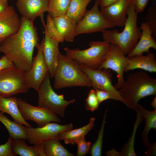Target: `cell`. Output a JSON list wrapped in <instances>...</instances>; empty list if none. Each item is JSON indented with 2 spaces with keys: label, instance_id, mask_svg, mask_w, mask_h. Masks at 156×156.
Masks as SVG:
<instances>
[{
  "label": "cell",
  "instance_id": "obj_1",
  "mask_svg": "<svg viewBox=\"0 0 156 156\" xmlns=\"http://www.w3.org/2000/svg\"><path fill=\"white\" fill-rule=\"evenodd\" d=\"M21 19L19 30L1 42L0 50L14 65L27 72L31 67L34 49L40 44L34 21L22 16Z\"/></svg>",
  "mask_w": 156,
  "mask_h": 156
},
{
  "label": "cell",
  "instance_id": "obj_2",
  "mask_svg": "<svg viewBox=\"0 0 156 156\" xmlns=\"http://www.w3.org/2000/svg\"><path fill=\"white\" fill-rule=\"evenodd\" d=\"M118 91L126 106L135 110L140 99L149 96H156V79L142 71L130 73Z\"/></svg>",
  "mask_w": 156,
  "mask_h": 156
},
{
  "label": "cell",
  "instance_id": "obj_3",
  "mask_svg": "<svg viewBox=\"0 0 156 156\" xmlns=\"http://www.w3.org/2000/svg\"><path fill=\"white\" fill-rule=\"evenodd\" d=\"M138 14L134 5L130 3L122 31L120 32L116 29H107L102 32L104 40L118 46L125 55L133 49L141 35V30L137 25Z\"/></svg>",
  "mask_w": 156,
  "mask_h": 156
},
{
  "label": "cell",
  "instance_id": "obj_4",
  "mask_svg": "<svg viewBox=\"0 0 156 156\" xmlns=\"http://www.w3.org/2000/svg\"><path fill=\"white\" fill-rule=\"evenodd\" d=\"M53 78V87L56 89L74 86L92 87L89 80L79 65L61 53Z\"/></svg>",
  "mask_w": 156,
  "mask_h": 156
},
{
  "label": "cell",
  "instance_id": "obj_5",
  "mask_svg": "<svg viewBox=\"0 0 156 156\" xmlns=\"http://www.w3.org/2000/svg\"><path fill=\"white\" fill-rule=\"evenodd\" d=\"M90 47L80 50L64 49L66 55L76 62L79 65L99 68L104 61L111 47V44L103 40L92 41L89 44Z\"/></svg>",
  "mask_w": 156,
  "mask_h": 156
},
{
  "label": "cell",
  "instance_id": "obj_6",
  "mask_svg": "<svg viewBox=\"0 0 156 156\" xmlns=\"http://www.w3.org/2000/svg\"><path fill=\"white\" fill-rule=\"evenodd\" d=\"M30 88L26 72L14 65L0 70V96L9 97Z\"/></svg>",
  "mask_w": 156,
  "mask_h": 156
},
{
  "label": "cell",
  "instance_id": "obj_7",
  "mask_svg": "<svg viewBox=\"0 0 156 156\" xmlns=\"http://www.w3.org/2000/svg\"><path fill=\"white\" fill-rule=\"evenodd\" d=\"M49 72L37 90L38 106L46 108L61 117L65 115L66 108L76 101L75 99L66 100L63 94H57L51 84Z\"/></svg>",
  "mask_w": 156,
  "mask_h": 156
},
{
  "label": "cell",
  "instance_id": "obj_8",
  "mask_svg": "<svg viewBox=\"0 0 156 156\" xmlns=\"http://www.w3.org/2000/svg\"><path fill=\"white\" fill-rule=\"evenodd\" d=\"M97 0L93 7L86 10L83 18L77 23L76 36L81 34L101 32L116 26L107 19L99 8Z\"/></svg>",
  "mask_w": 156,
  "mask_h": 156
},
{
  "label": "cell",
  "instance_id": "obj_9",
  "mask_svg": "<svg viewBox=\"0 0 156 156\" xmlns=\"http://www.w3.org/2000/svg\"><path fill=\"white\" fill-rule=\"evenodd\" d=\"M79 66L81 69L88 77L92 87L94 89L107 92L114 97L116 101H119L126 105L125 100L121 96L118 90H117L112 84V75L110 69H100Z\"/></svg>",
  "mask_w": 156,
  "mask_h": 156
},
{
  "label": "cell",
  "instance_id": "obj_10",
  "mask_svg": "<svg viewBox=\"0 0 156 156\" xmlns=\"http://www.w3.org/2000/svg\"><path fill=\"white\" fill-rule=\"evenodd\" d=\"M72 123L61 125L56 122H51L36 128L24 126L26 139L31 144H43L52 139H56L60 133L72 129Z\"/></svg>",
  "mask_w": 156,
  "mask_h": 156
},
{
  "label": "cell",
  "instance_id": "obj_11",
  "mask_svg": "<svg viewBox=\"0 0 156 156\" xmlns=\"http://www.w3.org/2000/svg\"><path fill=\"white\" fill-rule=\"evenodd\" d=\"M128 58L129 57L124 55L118 46L111 44L110 50L105 59L98 68L100 69H109L116 73L117 82L114 86L117 90L122 88L125 82L124 73Z\"/></svg>",
  "mask_w": 156,
  "mask_h": 156
},
{
  "label": "cell",
  "instance_id": "obj_12",
  "mask_svg": "<svg viewBox=\"0 0 156 156\" xmlns=\"http://www.w3.org/2000/svg\"><path fill=\"white\" fill-rule=\"evenodd\" d=\"M19 111L25 120H31L39 127L51 122L60 123L57 115L45 108L30 105L25 101L17 98Z\"/></svg>",
  "mask_w": 156,
  "mask_h": 156
},
{
  "label": "cell",
  "instance_id": "obj_13",
  "mask_svg": "<svg viewBox=\"0 0 156 156\" xmlns=\"http://www.w3.org/2000/svg\"><path fill=\"white\" fill-rule=\"evenodd\" d=\"M43 39L38 48L36 55L33 57L31 69L26 72L27 81L30 87L37 91L48 72L42 53Z\"/></svg>",
  "mask_w": 156,
  "mask_h": 156
},
{
  "label": "cell",
  "instance_id": "obj_14",
  "mask_svg": "<svg viewBox=\"0 0 156 156\" xmlns=\"http://www.w3.org/2000/svg\"><path fill=\"white\" fill-rule=\"evenodd\" d=\"M42 53L44 59L50 78H53L58 63L60 42L51 38L45 33L43 38Z\"/></svg>",
  "mask_w": 156,
  "mask_h": 156
},
{
  "label": "cell",
  "instance_id": "obj_15",
  "mask_svg": "<svg viewBox=\"0 0 156 156\" xmlns=\"http://www.w3.org/2000/svg\"><path fill=\"white\" fill-rule=\"evenodd\" d=\"M130 4L129 0H118L107 6L101 8L105 17L116 26H124L127 19V13Z\"/></svg>",
  "mask_w": 156,
  "mask_h": 156
},
{
  "label": "cell",
  "instance_id": "obj_16",
  "mask_svg": "<svg viewBox=\"0 0 156 156\" xmlns=\"http://www.w3.org/2000/svg\"><path fill=\"white\" fill-rule=\"evenodd\" d=\"M21 25V19L12 5L0 14V40L16 33Z\"/></svg>",
  "mask_w": 156,
  "mask_h": 156
},
{
  "label": "cell",
  "instance_id": "obj_17",
  "mask_svg": "<svg viewBox=\"0 0 156 156\" xmlns=\"http://www.w3.org/2000/svg\"><path fill=\"white\" fill-rule=\"evenodd\" d=\"M49 0H17L16 5L22 16L34 21L47 12Z\"/></svg>",
  "mask_w": 156,
  "mask_h": 156
},
{
  "label": "cell",
  "instance_id": "obj_18",
  "mask_svg": "<svg viewBox=\"0 0 156 156\" xmlns=\"http://www.w3.org/2000/svg\"><path fill=\"white\" fill-rule=\"evenodd\" d=\"M142 34L139 40L132 51L127 55L128 57L142 55L144 53L149 52L150 48L156 50V42L152 35L148 23H142L140 27Z\"/></svg>",
  "mask_w": 156,
  "mask_h": 156
},
{
  "label": "cell",
  "instance_id": "obj_19",
  "mask_svg": "<svg viewBox=\"0 0 156 156\" xmlns=\"http://www.w3.org/2000/svg\"><path fill=\"white\" fill-rule=\"evenodd\" d=\"M141 69L151 73L156 72V58L153 52L146 55H135L129 57L125 72L136 69Z\"/></svg>",
  "mask_w": 156,
  "mask_h": 156
},
{
  "label": "cell",
  "instance_id": "obj_20",
  "mask_svg": "<svg viewBox=\"0 0 156 156\" xmlns=\"http://www.w3.org/2000/svg\"><path fill=\"white\" fill-rule=\"evenodd\" d=\"M57 31L64 41L73 42L76 36L77 23L66 14L53 18Z\"/></svg>",
  "mask_w": 156,
  "mask_h": 156
},
{
  "label": "cell",
  "instance_id": "obj_21",
  "mask_svg": "<svg viewBox=\"0 0 156 156\" xmlns=\"http://www.w3.org/2000/svg\"><path fill=\"white\" fill-rule=\"evenodd\" d=\"M0 111L9 114L16 122L27 127H31L22 117L19 110L16 97H5L0 96Z\"/></svg>",
  "mask_w": 156,
  "mask_h": 156
},
{
  "label": "cell",
  "instance_id": "obj_22",
  "mask_svg": "<svg viewBox=\"0 0 156 156\" xmlns=\"http://www.w3.org/2000/svg\"><path fill=\"white\" fill-rule=\"evenodd\" d=\"M25 140L13 139L12 142V151L16 155L21 156H45L43 144H35L30 146L26 143Z\"/></svg>",
  "mask_w": 156,
  "mask_h": 156
},
{
  "label": "cell",
  "instance_id": "obj_23",
  "mask_svg": "<svg viewBox=\"0 0 156 156\" xmlns=\"http://www.w3.org/2000/svg\"><path fill=\"white\" fill-rule=\"evenodd\" d=\"M95 118L91 117L88 123L83 127L72 130L71 129L59 134L56 139L63 140L66 144H75L77 140L80 138L85 136L94 127Z\"/></svg>",
  "mask_w": 156,
  "mask_h": 156
},
{
  "label": "cell",
  "instance_id": "obj_24",
  "mask_svg": "<svg viewBox=\"0 0 156 156\" xmlns=\"http://www.w3.org/2000/svg\"><path fill=\"white\" fill-rule=\"evenodd\" d=\"M137 109L145 121V126L141 136L143 145L148 148L151 144L148 140V132L152 129L155 131L156 130V109L153 111L148 110L139 103Z\"/></svg>",
  "mask_w": 156,
  "mask_h": 156
},
{
  "label": "cell",
  "instance_id": "obj_25",
  "mask_svg": "<svg viewBox=\"0 0 156 156\" xmlns=\"http://www.w3.org/2000/svg\"><path fill=\"white\" fill-rule=\"evenodd\" d=\"M92 0H71L66 15L77 23L83 18Z\"/></svg>",
  "mask_w": 156,
  "mask_h": 156
},
{
  "label": "cell",
  "instance_id": "obj_26",
  "mask_svg": "<svg viewBox=\"0 0 156 156\" xmlns=\"http://www.w3.org/2000/svg\"><path fill=\"white\" fill-rule=\"evenodd\" d=\"M43 150L45 156H73L61 144L60 140L52 139L43 144Z\"/></svg>",
  "mask_w": 156,
  "mask_h": 156
},
{
  "label": "cell",
  "instance_id": "obj_27",
  "mask_svg": "<svg viewBox=\"0 0 156 156\" xmlns=\"http://www.w3.org/2000/svg\"><path fill=\"white\" fill-rule=\"evenodd\" d=\"M0 121L6 128L10 136L13 139H26V134L23 125L11 120L0 111Z\"/></svg>",
  "mask_w": 156,
  "mask_h": 156
},
{
  "label": "cell",
  "instance_id": "obj_28",
  "mask_svg": "<svg viewBox=\"0 0 156 156\" xmlns=\"http://www.w3.org/2000/svg\"><path fill=\"white\" fill-rule=\"evenodd\" d=\"M136 119L133 124V127L131 135L128 141L122 147L120 153V156H136L134 149V142L136 133L139 125L143 118L137 109Z\"/></svg>",
  "mask_w": 156,
  "mask_h": 156
},
{
  "label": "cell",
  "instance_id": "obj_29",
  "mask_svg": "<svg viewBox=\"0 0 156 156\" xmlns=\"http://www.w3.org/2000/svg\"><path fill=\"white\" fill-rule=\"evenodd\" d=\"M71 0H49L48 14L52 18L66 14Z\"/></svg>",
  "mask_w": 156,
  "mask_h": 156
},
{
  "label": "cell",
  "instance_id": "obj_30",
  "mask_svg": "<svg viewBox=\"0 0 156 156\" xmlns=\"http://www.w3.org/2000/svg\"><path fill=\"white\" fill-rule=\"evenodd\" d=\"M107 110L104 113L101 129L98 133V135L96 141L91 146L90 153L92 156H101L102 155L103 134L106 120L107 117Z\"/></svg>",
  "mask_w": 156,
  "mask_h": 156
},
{
  "label": "cell",
  "instance_id": "obj_31",
  "mask_svg": "<svg viewBox=\"0 0 156 156\" xmlns=\"http://www.w3.org/2000/svg\"><path fill=\"white\" fill-rule=\"evenodd\" d=\"M42 19L45 28V33L51 38L56 40L60 43H63L64 41L55 26L53 18L48 14L46 25L43 21V18Z\"/></svg>",
  "mask_w": 156,
  "mask_h": 156
},
{
  "label": "cell",
  "instance_id": "obj_32",
  "mask_svg": "<svg viewBox=\"0 0 156 156\" xmlns=\"http://www.w3.org/2000/svg\"><path fill=\"white\" fill-rule=\"evenodd\" d=\"M148 12L145 16L146 22L148 24L153 37L156 38V5L154 0L148 9Z\"/></svg>",
  "mask_w": 156,
  "mask_h": 156
},
{
  "label": "cell",
  "instance_id": "obj_33",
  "mask_svg": "<svg viewBox=\"0 0 156 156\" xmlns=\"http://www.w3.org/2000/svg\"><path fill=\"white\" fill-rule=\"evenodd\" d=\"M95 90L91 89L89 92L86 99L85 106L86 109L90 112L97 110L100 105Z\"/></svg>",
  "mask_w": 156,
  "mask_h": 156
},
{
  "label": "cell",
  "instance_id": "obj_34",
  "mask_svg": "<svg viewBox=\"0 0 156 156\" xmlns=\"http://www.w3.org/2000/svg\"><path fill=\"white\" fill-rule=\"evenodd\" d=\"M75 144L77 146V156H84L90 152L91 143L86 141L85 136L82 137L77 140Z\"/></svg>",
  "mask_w": 156,
  "mask_h": 156
},
{
  "label": "cell",
  "instance_id": "obj_35",
  "mask_svg": "<svg viewBox=\"0 0 156 156\" xmlns=\"http://www.w3.org/2000/svg\"><path fill=\"white\" fill-rule=\"evenodd\" d=\"M13 138L9 136L5 144L0 145V156H17L12 151V142Z\"/></svg>",
  "mask_w": 156,
  "mask_h": 156
},
{
  "label": "cell",
  "instance_id": "obj_36",
  "mask_svg": "<svg viewBox=\"0 0 156 156\" xmlns=\"http://www.w3.org/2000/svg\"><path fill=\"white\" fill-rule=\"evenodd\" d=\"M94 90L100 104L105 100L110 99L116 101L114 97L110 93L104 90L98 89Z\"/></svg>",
  "mask_w": 156,
  "mask_h": 156
},
{
  "label": "cell",
  "instance_id": "obj_37",
  "mask_svg": "<svg viewBox=\"0 0 156 156\" xmlns=\"http://www.w3.org/2000/svg\"><path fill=\"white\" fill-rule=\"evenodd\" d=\"M129 1L134 5L135 11L138 13L144 11L148 4L149 0H129Z\"/></svg>",
  "mask_w": 156,
  "mask_h": 156
},
{
  "label": "cell",
  "instance_id": "obj_38",
  "mask_svg": "<svg viewBox=\"0 0 156 156\" xmlns=\"http://www.w3.org/2000/svg\"><path fill=\"white\" fill-rule=\"evenodd\" d=\"M14 65L5 56L0 58V70Z\"/></svg>",
  "mask_w": 156,
  "mask_h": 156
},
{
  "label": "cell",
  "instance_id": "obj_39",
  "mask_svg": "<svg viewBox=\"0 0 156 156\" xmlns=\"http://www.w3.org/2000/svg\"><path fill=\"white\" fill-rule=\"evenodd\" d=\"M118 0H97L99 6L104 7L114 3Z\"/></svg>",
  "mask_w": 156,
  "mask_h": 156
},
{
  "label": "cell",
  "instance_id": "obj_40",
  "mask_svg": "<svg viewBox=\"0 0 156 156\" xmlns=\"http://www.w3.org/2000/svg\"><path fill=\"white\" fill-rule=\"evenodd\" d=\"M148 149L145 155H154L156 154V143H154L152 145H150L148 147Z\"/></svg>",
  "mask_w": 156,
  "mask_h": 156
},
{
  "label": "cell",
  "instance_id": "obj_41",
  "mask_svg": "<svg viewBox=\"0 0 156 156\" xmlns=\"http://www.w3.org/2000/svg\"><path fill=\"white\" fill-rule=\"evenodd\" d=\"M9 6L8 1L0 0V14L4 12Z\"/></svg>",
  "mask_w": 156,
  "mask_h": 156
},
{
  "label": "cell",
  "instance_id": "obj_42",
  "mask_svg": "<svg viewBox=\"0 0 156 156\" xmlns=\"http://www.w3.org/2000/svg\"><path fill=\"white\" fill-rule=\"evenodd\" d=\"M106 155L107 156H120V153L117 152L114 149L107 151L106 153Z\"/></svg>",
  "mask_w": 156,
  "mask_h": 156
},
{
  "label": "cell",
  "instance_id": "obj_43",
  "mask_svg": "<svg viewBox=\"0 0 156 156\" xmlns=\"http://www.w3.org/2000/svg\"><path fill=\"white\" fill-rule=\"evenodd\" d=\"M151 105L152 107L154 109H156V96L153 99V101L151 103Z\"/></svg>",
  "mask_w": 156,
  "mask_h": 156
},
{
  "label": "cell",
  "instance_id": "obj_44",
  "mask_svg": "<svg viewBox=\"0 0 156 156\" xmlns=\"http://www.w3.org/2000/svg\"><path fill=\"white\" fill-rule=\"evenodd\" d=\"M2 42V41L0 40V52H1V50H0V46H1V42Z\"/></svg>",
  "mask_w": 156,
  "mask_h": 156
},
{
  "label": "cell",
  "instance_id": "obj_45",
  "mask_svg": "<svg viewBox=\"0 0 156 156\" xmlns=\"http://www.w3.org/2000/svg\"><path fill=\"white\" fill-rule=\"evenodd\" d=\"M4 0V1H8V0Z\"/></svg>",
  "mask_w": 156,
  "mask_h": 156
}]
</instances>
